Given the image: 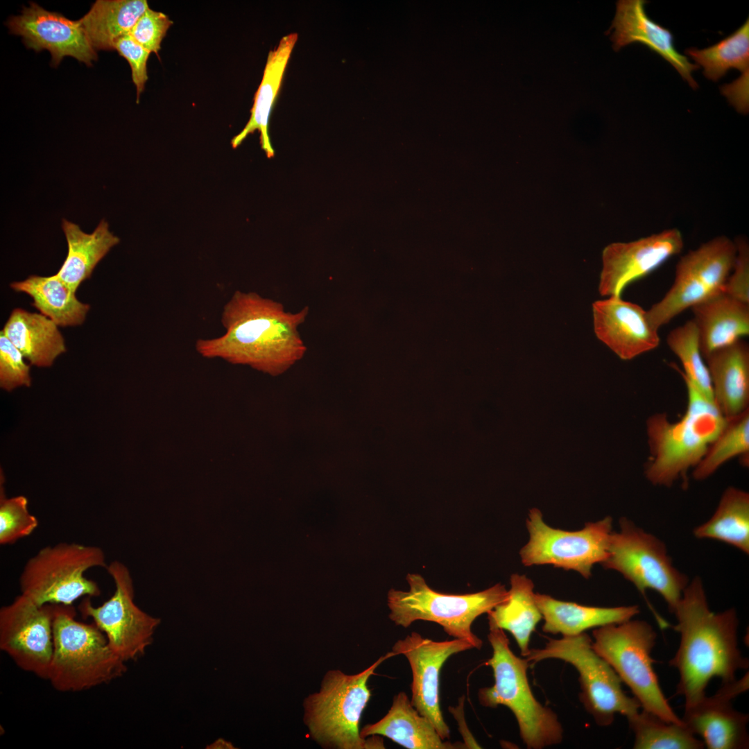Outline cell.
<instances>
[{
    "label": "cell",
    "mask_w": 749,
    "mask_h": 749,
    "mask_svg": "<svg viewBox=\"0 0 749 749\" xmlns=\"http://www.w3.org/2000/svg\"><path fill=\"white\" fill-rule=\"evenodd\" d=\"M309 313L308 306L291 313L276 300L237 290L221 312L225 333L198 338L196 349L205 357H220L278 374L304 354L307 347L298 329Z\"/></svg>",
    "instance_id": "obj_1"
},
{
    "label": "cell",
    "mask_w": 749,
    "mask_h": 749,
    "mask_svg": "<svg viewBox=\"0 0 749 749\" xmlns=\"http://www.w3.org/2000/svg\"><path fill=\"white\" fill-rule=\"evenodd\" d=\"M673 613L680 641L669 664L678 671L676 694L684 697L688 707L706 696L713 678H719L722 684L732 682L749 662L738 646L735 609L712 612L700 578L688 583Z\"/></svg>",
    "instance_id": "obj_2"
},
{
    "label": "cell",
    "mask_w": 749,
    "mask_h": 749,
    "mask_svg": "<svg viewBox=\"0 0 749 749\" xmlns=\"http://www.w3.org/2000/svg\"><path fill=\"white\" fill-rule=\"evenodd\" d=\"M687 391V407L682 418L670 422L664 413H657L646 421L651 458L645 470L653 485L670 487L682 478L687 485V473L695 467L711 444L727 426L714 402L709 399L675 365Z\"/></svg>",
    "instance_id": "obj_3"
},
{
    "label": "cell",
    "mask_w": 749,
    "mask_h": 749,
    "mask_svg": "<svg viewBox=\"0 0 749 749\" xmlns=\"http://www.w3.org/2000/svg\"><path fill=\"white\" fill-rule=\"evenodd\" d=\"M396 655L393 651L380 657L368 668L356 674L334 669L324 675L320 689L305 698L303 721L309 737L324 748H384L377 735L361 736L359 723L370 697L369 678L386 660Z\"/></svg>",
    "instance_id": "obj_4"
},
{
    "label": "cell",
    "mask_w": 749,
    "mask_h": 749,
    "mask_svg": "<svg viewBox=\"0 0 749 749\" xmlns=\"http://www.w3.org/2000/svg\"><path fill=\"white\" fill-rule=\"evenodd\" d=\"M488 639L492 655L486 664L492 669L494 682L479 690L481 705L509 708L528 748L541 749L560 743L563 730L557 715L537 700L531 689L527 678L530 662L513 653L503 630L489 624Z\"/></svg>",
    "instance_id": "obj_5"
},
{
    "label": "cell",
    "mask_w": 749,
    "mask_h": 749,
    "mask_svg": "<svg viewBox=\"0 0 749 749\" xmlns=\"http://www.w3.org/2000/svg\"><path fill=\"white\" fill-rule=\"evenodd\" d=\"M73 605L56 604L53 619V652L47 680L57 691L76 692L110 682L126 671L93 623L76 619Z\"/></svg>",
    "instance_id": "obj_6"
},
{
    "label": "cell",
    "mask_w": 749,
    "mask_h": 749,
    "mask_svg": "<svg viewBox=\"0 0 749 749\" xmlns=\"http://www.w3.org/2000/svg\"><path fill=\"white\" fill-rule=\"evenodd\" d=\"M406 580L408 591L390 589L388 594L389 617L396 625L407 628L417 620L433 621L447 635L466 640L477 649L483 642L472 631L474 621L508 597V591L501 584L479 592L450 594L433 590L417 574H408Z\"/></svg>",
    "instance_id": "obj_7"
},
{
    "label": "cell",
    "mask_w": 749,
    "mask_h": 749,
    "mask_svg": "<svg viewBox=\"0 0 749 749\" xmlns=\"http://www.w3.org/2000/svg\"><path fill=\"white\" fill-rule=\"evenodd\" d=\"M592 647L631 690L642 709L669 723L683 721L674 712L654 671L651 652L657 635L648 622L628 620L598 627Z\"/></svg>",
    "instance_id": "obj_8"
},
{
    "label": "cell",
    "mask_w": 749,
    "mask_h": 749,
    "mask_svg": "<svg viewBox=\"0 0 749 749\" xmlns=\"http://www.w3.org/2000/svg\"><path fill=\"white\" fill-rule=\"evenodd\" d=\"M107 565L105 553L97 546L75 542L47 546L25 563L19 578L21 594L40 605H72L80 597L101 595L97 583L84 574Z\"/></svg>",
    "instance_id": "obj_9"
},
{
    "label": "cell",
    "mask_w": 749,
    "mask_h": 749,
    "mask_svg": "<svg viewBox=\"0 0 749 749\" xmlns=\"http://www.w3.org/2000/svg\"><path fill=\"white\" fill-rule=\"evenodd\" d=\"M531 664L546 659H558L571 664L579 674L580 700L597 725L608 726L616 714L627 719L639 712L641 705L628 696L621 680L612 666L592 647L585 633L549 639L542 648L530 649L526 657Z\"/></svg>",
    "instance_id": "obj_10"
},
{
    "label": "cell",
    "mask_w": 749,
    "mask_h": 749,
    "mask_svg": "<svg viewBox=\"0 0 749 749\" xmlns=\"http://www.w3.org/2000/svg\"><path fill=\"white\" fill-rule=\"evenodd\" d=\"M619 525L620 531L610 535L609 554L601 565L620 573L643 594L648 589L659 593L673 613L688 578L673 565L662 540L626 517Z\"/></svg>",
    "instance_id": "obj_11"
},
{
    "label": "cell",
    "mask_w": 749,
    "mask_h": 749,
    "mask_svg": "<svg viewBox=\"0 0 749 749\" xmlns=\"http://www.w3.org/2000/svg\"><path fill=\"white\" fill-rule=\"evenodd\" d=\"M737 256L734 241L715 237L682 256L676 265L673 283L657 302L646 311L657 329L685 310L723 291Z\"/></svg>",
    "instance_id": "obj_12"
},
{
    "label": "cell",
    "mask_w": 749,
    "mask_h": 749,
    "mask_svg": "<svg viewBox=\"0 0 749 749\" xmlns=\"http://www.w3.org/2000/svg\"><path fill=\"white\" fill-rule=\"evenodd\" d=\"M526 526L529 540L519 552L525 566L552 565L589 578L593 566L602 564L608 556L612 532L610 517L587 523L581 530L568 531L550 527L543 521L541 512L533 508Z\"/></svg>",
    "instance_id": "obj_13"
},
{
    "label": "cell",
    "mask_w": 749,
    "mask_h": 749,
    "mask_svg": "<svg viewBox=\"0 0 749 749\" xmlns=\"http://www.w3.org/2000/svg\"><path fill=\"white\" fill-rule=\"evenodd\" d=\"M105 569L114 580V594L98 606L92 604V597L85 596L78 610L83 618L93 620L121 660L125 662L136 660L152 644L160 619L148 614L135 603L132 580L123 563L114 560Z\"/></svg>",
    "instance_id": "obj_14"
},
{
    "label": "cell",
    "mask_w": 749,
    "mask_h": 749,
    "mask_svg": "<svg viewBox=\"0 0 749 749\" xmlns=\"http://www.w3.org/2000/svg\"><path fill=\"white\" fill-rule=\"evenodd\" d=\"M55 605H40L21 594L0 609V649L19 669L44 680L53 652Z\"/></svg>",
    "instance_id": "obj_15"
},
{
    "label": "cell",
    "mask_w": 749,
    "mask_h": 749,
    "mask_svg": "<svg viewBox=\"0 0 749 749\" xmlns=\"http://www.w3.org/2000/svg\"><path fill=\"white\" fill-rule=\"evenodd\" d=\"M471 648L473 646L464 639L437 642L416 632L397 640L392 648L396 655H404L411 666L412 705L431 722L443 740L449 738L450 730L440 705V670L449 657Z\"/></svg>",
    "instance_id": "obj_16"
},
{
    "label": "cell",
    "mask_w": 749,
    "mask_h": 749,
    "mask_svg": "<svg viewBox=\"0 0 749 749\" xmlns=\"http://www.w3.org/2000/svg\"><path fill=\"white\" fill-rule=\"evenodd\" d=\"M684 246L681 232L663 230L630 242H614L602 252L599 283L601 296H621L630 283L639 279L679 254Z\"/></svg>",
    "instance_id": "obj_17"
},
{
    "label": "cell",
    "mask_w": 749,
    "mask_h": 749,
    "mask_svg": "<svg viewBox=\"0 0 749 749\" xmlns=\"http://www.w3.org/2000/svg\"><path fill=\"white\" fill-rule=\"evenodd\" d=\"M7 26L10 33L22 37L27 48L37 52L48 50L53 67H57L65 56H71L87 66L97 60L96 51L79 19L71 20L35 3L31 2L24 8L21 15L11 17Z\"/></svg>",
    "instance_id": "obj_18"
},
{
    "label": "cell",
    "mask_w": 749,
    "mask_h": 749,
    "mask_svg": "<svg viewBox=\"0 0 749 749\" xmlns=\"http://www.w3.org/2000/svg\"><path fill=\"white\" fill-rule=\"evenodd\" d=\"M748 673L741 679L722 684L712 696H704L685 707L681 718L709 749H746L749 746L748 714L736 710L732 701L748 689Z\"/></svg>",
    "instance_id": "obj_19"
},
{
    "label": "cell",
    "mask_w": 749,
    "mask_h": 749,
    "mask_svg": "<svg viewBox=\"0 0 749 749\" xmlns=\"http://www.w3.org/2000/svg\"><path fill=\"white\" fill-rule=\"evenodd\" d=\"M592 315L597 338L623 360L632 359L660 345L658 329L650 323L646 311L621 296L595 301Z\"/></svg>",
    "instance_id": "obj_20"
},
{
    "label": "cell",
    "mask_w": 749,
    "mask_h": 749,
    "mask_svg": "<svg viewBox=\"0 0 749 749\" xmlns=\"http://www.w3.org/2000/svg\"><path fill=\"white\" fill-rule=\"evenodd\" d=\"M644 0H621L617 3V11L611 26L613 49L617 51L632 43L646 45L669 62L694 89L698 85L692 77V72L700 66L691 63L686 56L680 53L673 43V35L669 29L655 22L647 15Z\"/></svg>",
    "instance_id": "obj_21"
},
{
    "label": "cell",
    "mask_w": 749,
    "mask_h": 749,
    "mask_svg": "<svg viewBox=\"0 0 749 749\" xmlns=\"http://www.w3.org/2000/svg\"><path fill=\"white\" fill-rule=\"evenodd\" d=\"M715 404L725 417H734L748 408L749 347L743 341L705 356Z\"/></svg>",
    "instance_id": "obj_22"
},
{
    "label": "cell",
    "mask_w": 749,
    "mask_h": 749,
    "mask_svg": "<svg viewBox=\"0 0 749 749\" xmlns=\"http://www.w3.org/2000/svg\"><path fill=\"white\" fill-rule=\"evenodd\" d=\"M691 309L704 357L749 334V304L723 291Z\"/></svg>",
    "instance_id": "obj_23"
},
{
    "label": "cell",
    "mask_w": 749,
    "mask_h": 749,
    "mask_svg": "<svg viewBox=\"0 0 749 749\" xmlns=\"http://www.w3.org/2000/svg\"><path fill=\"white\" fill-rule=\"evenodd\" d=\"M360 734L363 738L381 735L408 749H451L461 746L443 740L431 722L412 705L404 691L393 697L392 705L383 718L363 726Z\"/></svg>",
    "instance_id": "obj_24"
},
{
    "label": "cell",
    "mask_w": 749,
    "mask_h": 749,
    "mask_svg": "<svg viewBox=\"0 0 749 749\" xmlns=\"http://www.w3.org/2000/svg\"><path fill=\"white\" fill-rule=\"evenodd\" d=\"M535 603L544 620L542 630L574 636L592 628L631 619L639 612L637 605L592 607L535 594Z\"/></svg>",
    "instance_id": "obj_25"
},
{
    "label": "cell",
    "mask_w": 749,
    "mask_h": 749,
    "mask_svg": "<svg viewBox=\"0 0 749 749\" xmlns=\"http://www.w3.org/2000/svg\"><path fill=\"white\" fill-rule=\"evenodd\" d=\"M2 332L37 367H50L66 351L64 339L58 325L42 313L13 309Z\"/></svg>",
    "instance_id": "obj_26"
},
{
    "label": "cell",
    "mask_w": 749,
    "mask_h": 749,
    "mask_svg": "<svg viewBox=\"0 0 749 749\" xmlns=\"http://www.w3.org/2000/svg\"><path fill=\"white\" fill-rule=\"evenodd\" d=\"M297 40V33L285 35L277 46L269 52L261 83L255 94L250 119L243 129L232 139L233 148L238 147L248 135L258 130L261 148L268 157L274 155L268 134L269 117Z\"/></svg>",
    "instance_id": "obj_27"
},
{
    "label": "cell",
    "mask_w": 749,
    "mask_h": 749,
    "mask_svg": "<svg viewBox=\"0 0 749 749\" xmlns=\"http://www.w3.org/2000/svg\"><path fill=\"white\" fill-rule=\"evenodd\" d=\"M62 228L67 243V257L55 274L74 291L80 284L90 277L94 268L118 244L120 239L109 230V225L101 220L91 233L84 232L80 227L66 219L62 221Z\"/></svg>",
    "instance_id": "obj_28"
},
{
    "label": "cell",
    "mask_w": 749,
    "mask_h": 749,
    "mask_svg": "<svg viewBox=\"0 0 749 749\" xmlns=\"http://www.w3.org/2000/svg\"><path fill=\"white\" fill-rule=\"evenodd\" d=\"M510 582L508 599L488 612V624L510 632L526 657L531 633L542 615L535 601L532 580L525 575L513 574Z\"/></svg>",
    "instance_id": "obj_29"
},
{
    "label": "cell",
    "mask_w": 749,
    "mask_h": 749,
    "mask_svg": "<svg viewBox=\"0 0 749 749\" xmlns=\"http://www.w3.org/2000/svg\"><path fill=\"white\" fill-rule=\"evenodd\" d=\"M148 8L146 0H97L79 21L96 51H111Z\"/></svg>",
    "instance_id": "obj_30"
},
{
    "label": "cell",
    "mask_w": 749,
    "mask_h": 749,
    "mask_svg": "<svg viewBox=\"0 0 749 749\" xmlns=\"http://www.w3.org/2000/svg\"><path fill=\"white\" fill-rule=\"evenodd\" d=\"M10 287L31 297L32 305L58 326L81 325L90 307L80 302L76 292L55 274L49 277L31 275L24 281L12 282Z\"/></svg>",
    "instance_id": "obj_31"
},
{
    "label": "cell",
    "mask_w": 749,
    "mask_h": 749,
    "mask_svg": "<svg viewBox=\"0 0 749 749\" xmlns=\"http://www.w3.org/2000/svg\"><path fill=\"white\" fill-rule=\"evenodd\" d=\"M698 539L725 542L749 553V494L729 487L712 517L694 530Z\"/></svg>",
    "instance_id": "obj_32"
},
{
    "label": "cell",
    "mask_w": 749,
    "mask_h": 749,
    "mask_svg": "<svg viewBox=\"0 0 749 749\" xmlns=\"http://www.w3.org/2000/svg\"><path fill=\"white\" fill-rule=\"evenodd\" d=\"M685 53L703 67V74L709 80L717 81L731 69L742 74H748L749 20L733 33L709 47L689 48Z\"/></svg>",
    "instance_id": "obj_33"
},
{
    "label": "cell",
    "mask_w": 749,
    "mask_h": 749,
    "mask_svg": "<svg viewBox=\"0 0 749 749\" xmlns=\"http://www.w3.org/2000/svg\"><path fill=\"white\" fill-rule=\"evenodd\" d=\"M635 749H701L703 742L685 724L666 722L642 709L628 718Z\"/></svg>",
    "instance_id": "obj_34"
},
{
    "label": "cell",
    "mask_w": 749,
    "mask_h": 749,
    "mask_svg": "<svg viewBox=\"0 0 749 749\" xmlns=\"http://www.w3.org/2000/svg\"><path fill=\"white\" fill-rule=\"evenodd\" d=\"M749 451V410L730 418L723 431L711 444L694 467L693 477L702 481L713 474L723 464Z\"/></svg>",
    "instance_id": "obj_35"
},
{
    "label": "cell",
    "mask_w": 749,
    "mask_h": 749,
    "mask_svg": "<svg viewBox=\"0 0 749 749\" xmlns=\"http://www.w3.org/2000/svg\"><path fill=\"white\" fill-rule=\"evenodd\" d=\"M666 343L680 360L684 368L682 372L705 396L714 402L709 373L702 358L698 332L694 320H688L672 329L667 336Z\"/></svg>",
    "instance_id": "obj_36"
},
{
    "label": "cell",
    "mask_w": 749,
    "mask_h": 749,
    "mask_svg": "<svg viewBox=\"0 0 749 749\" xmlns=\"http://www.w3.org/2000/svg\"><path fill=\"white\" fill-rule=\"evenodd\" d=\"M38 520L28 508V499L18 495L7 498L1 483L0 544L10 545L27 537L38 526Z\"/></svg>",
    "instance_id": "obj_37"
},
{
    "label": "cell",
    "mask_w": 749,
    "mask_h": 749,
    "mask_svg": "<svg viewBox=\"0 0 749 749\" xmlns=\"http://www.w3.org/2000/svg\"><path fill=\"white\" fill-rule=\"evenodd\" d=\"M24 358L21 352L1 331L0 386L2 389L11 391L19 386H31L30 366Z\"/></svg>",
    "instance_id": "obj_38"
},
{
    "label": "cell",
    "mask_w": 749,
    "mask_h": 749,
    "mask_svg": "<svg viewBox=\"0 0 749 749\" xmlns=\"http://www.w3.org/2000/svg\"><path fill=\"white\" fill-rule=\"evenodd\" d=\"M173 21L163 12L148 8L137 20L130 36L150 53L157 54Z\"/></svg>",
    "instance_id": "obj_39"
},
{
    "label": "cell",
    "mask_w": 749,
    "mask_h": 749,
    "mask_svg": "<svg viewBox=\"0 0 749 749\" xmlns=\"http://www.w3.org/2000/svg\"><path fill=\"white\" fill-rule=\"evenodd\" d=\"M737 256L733 268L725 282L723 292L749 304V245L746 238L734 239Z\"/></svg>",
    "instance_id": "obj_40"
},
{
    "label": "cell",
    "mask_w": 749,
    "mask_h": 749,
    "mask_svg": "<svg viewBox=\"0 0 749 749\" xmlns=\"http://www.w3.org/2000/svg\"><path fill=\"white\" fill-rule=\"evenodd\" d=\"M114 49L129 63L132 79L137 90V103L148 80L147 61L151 53L137 43L130 35L122 37L114 43Z\"/></svg>",
    "instance_id": "obj_41"
}]
</instances>
